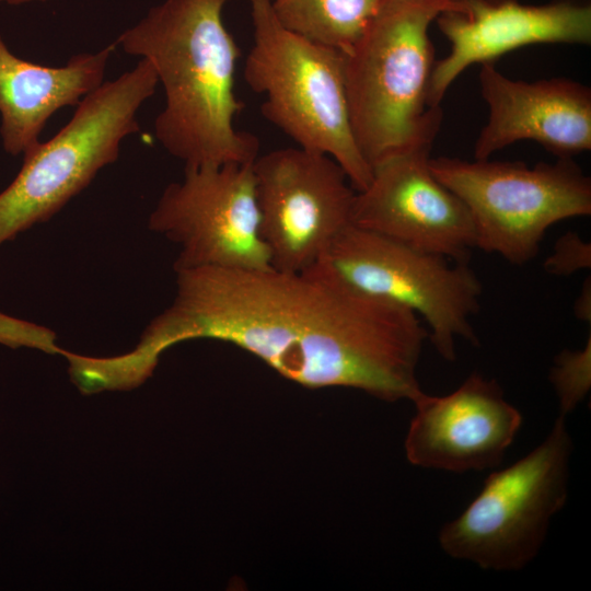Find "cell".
<instances>
[{
    "label": "cell",
    "mask_w": 591,
    "mask_h": 591,
    "mask_svg": "<svg viewBox=\"0 0 591 591\" xmlns=\"http://www.w3.org/2000/svg\"><path fill=\"white\" fill-rule=\"evenodd\" d=\"M175 273L172 303L126 354L141 374L151 375L173 345L206 338L235 345L304 387H350L390 403L424 394L417 368L429 334L406 308L313 266Z\"/></svg>",
    "instance_id": "6da1fadb"
},
{
    "label": "cell",
    "mask_w": 591,
    "mask_h": 591,
    "mask_svg": "<svg viewBox=\"0 0 591 591\" xmlns=\"http://www.w3.org/2000/svg\"><path fill=\"white\" fill-rule=\"evenodd\" d=\"M231 0H164L116 44L155 70L165 106L154 121L160 144L185 169L253 163L259 142L234 127L239 47L224 26Z\"/></svg>",
    "instance_id": "7a4b0ae2"
},
{
    "label": "cell",
    "mask_w": 591,
    "mask_h": 591,
    "mask_svg": "<svg viewBox=\"0 0 591 591\" xmlns=\"http://www.w3.org/2000/svg\"><path fill=\"white\" fill-rule=\"evenodd\" d=\"M251 19L254 40L244 78L264 96V117L298 147L331 157L356 192L364 189L372 169L350 123L345 54L285 27L271 0H251Z\"/></svg>",
    "instance_id": "3957f363"
},
{
    "label": "cell",
    "mask_w": 591,
    "mask_h": 591,
    "mask_svg": "<svg viewBox=\"0 0 591 591\" xmlns=\"http://www.w3.org/2000/svg\"><path fill=\"white\" fill-rule=\"evenodd\" d=\"M456 4L387 0L345 54L350 123L371 169L413 143L440 109L427 102L436 62L428 31Z\"/></svg>",
    "instance_id": "277c9868"
},
{
    "label": "cell",
    "mask_w": 591,
    "mask_h": 591,
    "mask_svg": "<svg viewBox=\"0 0 591 591\" xmlns=\"http://www.w3.org/2000/svg\"><path fill=\"white\" fill-rule=\"evenodd\" d=\"M158 83L141 58L82 99L53 138L23 154L18 175L0 193V245L51 219L118 159L123 140L140 130L137 113Z\"/></svg>",
    "instance_id": "5b68a950"
},
{
    "label": "cell",
    "mask_w": 591,
    "mask_h": 591,
    "mask_svg": "<svg viewBox=\"0 0 591 591\" xmlns=\"http://www.w3.org/2000/svg\"><path fill=\"white\" fill-rule=\"evenodd\" d=\"M434 176L465 205L475 247L524 265L555 223L591 215V179L573 158L540 162L430 158Z\"/></svg>",
    "instance_id": "8992f818"
},
{
    "label": "cell",
    "mask_w": 591,
    "mask_h": 591,
    "mask_svg": "<svg viewBox=\"0 0 591 591\" xmlns=\"http://www.w3.org/2000/svg\"><path fill=\"white\" fill-rule=\"evenodd\" d=\"M572 448L566 417L559 416L541 444L489 474L465 510L441 528L442 551L486 570L526 567L567 500Z\"/></svg>",
    "instance_id": "52a82bcc"
},
{
    "label": "cell",
    "mask_w": 591,
    "mask_h": 591,
    "mask_svg": "<svg viewBox=\"0 0 591 591\" xmlns=\"http://www.w3.org/2000/svg\"><path fill=\"white\" fill-rule=\"evenodd\" d=\"M312 266L421 316L429 340L447 361L456 359V339L478 345L472 318L479 310L483 286L467 262L349 224Z\"/></svg>",
    "instance_id": "ba28073f"
},
{
    "label": "cell",
    "mask_w": 591,
    "mask_h": 591,
    "mask_svg": "<svg viewBox=\"0 0 591 591\" xmlns=\"http://www.w3.org/2000/svg\"><path fill=\"white\" fill-rule=\"evenodd\" d=\"M253 163L185 169L166 186L148 227L179 247L174 271L271 268L260 235Z\"/></svg>",
    "instance_id": "9c48e42d"
},
{
    "label": "cell",
    "mask_w": 591,
    "mask_h": 591,
    "mask_svg": "<svg viewBox=\"0 0 591 591\" xmlns=\"http://www.w3.org/2000/svg\"><path fill=\"white\" fill-rule=\"evenodd\" d=\"M260 235L274 268H310L351 224L356 195L331 157L300 147L269 151L253 162Z\"/></svg>",
    "instance_id": "30bf717a"
},
{
    "label": "cell",
    "mask_w": 591,
    "mask_h": 591,
    "mask_svg": "<svg viewBox=\"0 0 591 591\" xmlns=\"http://www.w3.org/2000/svg\"><path fill=\"white\" fill-rule=\"evenodd\" d=\"M441 120L440 109L413 143L372 167L368 186L356 192L351 224L424 252L468 262L475 247L468 210L429 165Z\"/></svg>",
    "instance_id": "8fae6325"
},
{
    "label": "cell",
    "mask_w": 591,
    "mask_h": 591,
    "mask_svg": "<svg viewBox=\"0 0 591 591\" xmlns=\"http://www.w3.org/2000/svg\"><path fill=\"white\" fill-rule=\"evenodd\" d=\"M436 22L451 48L434 62L429 107L440 106L452 82L472 65L493 62L528 45L591 43V5L570 0L544 4L465 0L442 11Z\"/></svg>",
    "instance_id": "7c38bea8"
},
{
    "label": "cell",
    "mask_w": 591,
    "mask_h": 591,
    "mask_svg": "<svg viewBox=\"0 0 591 591\" xmlns=\"http://www.w3.org/2000/svg\"><path fill=\"white\" fill-rule=\"evenodd\" d=\"M405 439L410 464L453 473L501 464L521 425L520 412L493 379L472 373L452 393H424Z\"/></svg>",
    "instance_id": "4fadbf2b"
},
{
    "label": "cell",
    "mask_w": 591,
    "mask_h": 591,
    "mask_svg": "<svg viewBox=\"0 0 591 591\" xmlns=\"http://www.w3.org/2000/svg\"><path fill=\"white\" fill-rule=\"evenodd\" d=\"M480 94L487 121L474 146V159H488L521 140H533L557 158L591 149V90L568 78L522 81L493 62L482 63Z\"/></svg>",
    "instance_id": "5bb4252c"
},
{
    "label": "cell",
    "mask_w": 591,
    "mask_h": 591,
    "mask_svg": "<svg viewBox=\"0 0 591 591\" xmlns=\"http://www.w3.org/2000/svg\"><path fill=\"white\" fill-rule=\"evenodd\" d=\"M116 43L97 53L72 56L61 67L24 60L0 34V136L4 151L23 155L40 141L47 120L65 106H77L104 81Z\"/></svg>",
    "instance_id": "9a60e30c"
},
{
    "label": "cell",
    "mask_w": 591,
    "mask_h": 591,
    "mask_svg": "<svg viewBox=\"0 0 591 591\" xmlns=\"http://www.w3.org/2000/svg\"><path fill=\"white\" fill-rule=\"evenodd\" d=\"M387 0H271L279 22L316 44L347 54Z\"/></svg>",
    "instance_id": "2e32d148"
},
{
    "label": "cell",
    "mask_w": 591,
    "mask_h": 591,
    "mask_svg": "<svg viewBox=\"0 0 591 591\" xmlns=\"http://www.w3.org/2000/svg\"><path fill=\"white\" fill-rule=\"evenodd\" d=\"M551 382L559 401V416L566 417L587 396L591 386V337L579 350H563L554 361Z\"/></svg>",
    "instance_id": "e0dca14e"
},
{
    "label": "cell",
    "mask_w": 591,
    "mask_h": 591,
    "mask_svg": "<svg viewBox=\"0 0 591 591\" xmlns=\"http://www.w3.org/2000/svg\"><path fill=\"white\" fill-rule=\"evenodd\" d=\"M544 270L554 276H569L591 267V244L576 232H566L555 243L544 262Z\"/></svg>",
    "instance_id": "ac0fdd59"
},
{
    "label": "cell",
    "mask_w": 591,
    "mask_h": 591,
    "mask_svg": "<svg viewBox=\"0 0 591 591\" xmlns=\"http://www.w3.org/2000/svg\"><path fill=\"white\" fill-rule=\"evenodd\" d=\"M45 337L46 327L0 312V344L14 349H37Z\"/></svg>",
    "instance_id": "d6986e66"
},
{
    "label": "cell",
    "mask_w": 591,
    "mask_h": 591,
    "mask_svg": "<svg viewBox=\"0 0 591 591\" xmlns=\"http://www.w3.org/2000/svg\"><path fill=\"white\" fill-rule=\"evenodd\" d=\"M575 314L583 322L591 321V286L589 278L584 282L575 303Z\"/></svg>",
    "instance_id": "ffe728a7"
},
{
    "label": "cell",
    "mask_w": 591,
    "mask_h": 591,
    "mask_svg": "<svg viewBox=\"0 0 591 591\" xmlns=\"http://www.w3.org/2000/svg\"><path fill=\"white\" fill-rule=\"evenodd\" d=\"M47 1H50V0H0V3L19 5V4H26V3H32V2H47Z\"/></svg>",
    "instance_id": "44dd1931"
},
{
    "label": "cell",
    "mask_w": 591,
    "mask_h": 591,
    "mask_svg": "<svg viewBox=\"0 0 591 591\" xmlns=\"http://www.w3.org/2000/svg\"><path fill=\"white\" fill-rule=\"evenodd\" d=\"M440 1H443V2H447V3H450V4H456V3H460V2L465 1V0H440Z\"/></svg>",
    "instance_id": "7402d4cb"
}]
</instances>
